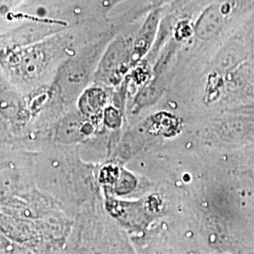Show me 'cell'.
Segmentation results:
<instances>
[{"instance_id":"1","label":"cell","mask_w":254,"mask_h":254,"mask_svg":"<svg viewBox=\"0 0 254 254\" xmlns=\"http://www.w3.org/2000/svg\"><path fill=\"white\" fill-rule=\"evenodd\" d=\"M106 93L99 88H92L85 91L79 101V108L86 115L99 113L106 104Z\"/></svg>"},{"instance_id":"4","label":"cell","mask_w":254,"mask_h":254,"mask_svg":"<svg viewBox=\"0 0 254 254\" xmlns=\"http://www.w3.org/2000/svg\"><path fill=\"white\" fill-rule=\"evenodd\" d=\"M135 187H136L135 177L126 171H122L118 180L115 183V192L119 195H124L133 190Z\"/></svg>"},{"instance_id":"6","label":"cell","mask_w":254,"mask_h":254,"mask_svg":"<svg viewBox=\"0 0 254 254\" xmlns=\"http://www.w3.org/2000/svg\"><path fill=\"white\" fill-rule=\"evenodd\" d=\"M105 122L107 123V125L109 127H119L121 120H120V116H119L118 111H116L115 109L112 108H109L106 109L105 111Z\"/></svg>"},{"instance_id":"5","label":"cell","mask_w":254,"mask_h":254,"mask_svg":"<svg viewBox=\"0 0 254 254\" xmlns=\"http://www.w3.org/2000/svg\"><path fill=\"white\" fill-rule=\"evenodd\" d=\"M120 174L121 173H119L118 169L109 167L101 173V180L107 184H114L118 180Z\"/></svg>"},{"instance_id":"2","label":"cell","mask_w":254,"mask_h":254,"mask_svg":"<svg viewBox=\"0 0 254 254\" xmlns=\"http://www.w3.org/2000/svg\"><path fill=\"white\" fill-rule=\"evenodd\" d=\"M120 46L118 44L113 49L109 50L108 54L106 55L103 64L101 65V71H103L105 75H114L116 73L115 70L119 73L122 71V66H125V64H122L125 62L126 56L124 57V51L119 49Z\"/></svg>"},{"instance_id":"3","label":"cell","mask_w":254,"mask_h":254,"mask_svg":"<svg viewBox=\"0 0 254 254\" xmlns=\"http://www.w3.org/2000/svg\"><path fill=\"white\" fill-rule=\"evenodd\" d=\"M153 32V25L149 26L148 23H146L145 26L141 29L139 35L137 37L134 46V57L136 60L141 58L148 50V47L152 43Z\"/></svg>"}]
</instances>
